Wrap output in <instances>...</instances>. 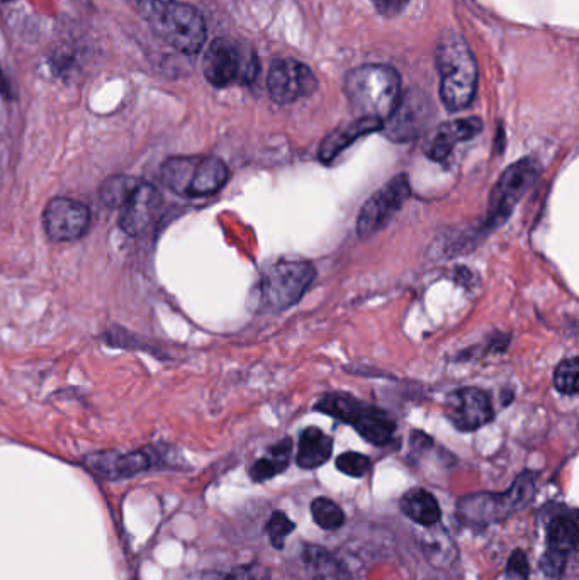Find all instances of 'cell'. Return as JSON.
<instances>
[{
    "mask_svg": "<svg viewBox=\"0 0 579 580\" xmlns=\"http://www.w3.org/2000/svg\"><path fill=\"white\" fill-rule=\"evenodd\" d=\"M440 99L450 112L471 106L478 89V63L461 34L445 31L435 50Z\"/></svg>",
    "mask_w": 579,
    "mask_h": 580,
    "instance_id": "cell-1",
    "label": "cell"
},
{
    "mask_svg": "<svg viewBox=\"0 0 579 580\" xmlns=\"http://www.w3.org/2000/svg\"><path fill=\"white\" fill-rule=\"evenodd\" d=\"M138 7L153 33L174 50L184 55L203 50L208 29L196 7L177 0H138Z\"/></svg>",
    "mask_w": 579,
    "mask_h": 580,
    "instance_id": "cell-2",
    "label": "cell"
},
{
    "mask_svg": "<svg viewBox=\"0 0 579 580\" xmlns=\"http://www.w3.org/2000/svg\"><path fill=\"white\" fill-rule=\"evenodd\" d=\"M345 94L359 118L384 121L401 97V77L389 65H362L347 73Z\"/></svg>",
    "mask_w": 579,
    "mask_h": 580,
    "instance_id": "cell-3",
    "label": "cell"
},
{
    "mask_svg": "<svg viewBox=\"0 0 579 580\" xmlns=\"http://www.w3.org/2000/svg\"><path fill=\"white\" fill-rule=\"evenodd\" d=\"M535 475L522 472L505 492H478L462 497L457 502V518L473 528H486L505 521L534 501Z\"/></svg>",
    "mask_w": 579,
    "mask_h": 580,
    "instance_id": "cell-4",
    "label": "cell"
},
{
    "mask_svg": "<svg viewBox=\"0 0 579 580\" xmlns=\"http://www.w3.org/2000/svg\"><path fill=\"white\" fill-rule=\"evenodd\" d=\"M230 170L218 157H172L160 168V180L174 194L213 196L225 187Z\"/></svg>",
    "mask_w": 579,
    "mask_h": 580,
    "instance_id": "cell-5",
    "label": "cell"
},
{
    "mask_svg": "<svg viewBox=\"0 0 579 580\" xmlns=\"http://www.w3.org/2000/svg\"><path fill=\"white\" fill-rule=\"evenodd\" d=\"M316 277L310 262H281L267 268L257 285L260 313H282L303 299Z\"/></svg>",
    "mask_w": 579,
    "mask_h": 580,
    "instance_id": "cell-6",
    "label": "cell"
},
{
    "mask_svg": "<svg viewBox=\"0 0 579 580\" xmlns=\"http://www.w3.org/2000/svg\"><path fill=\"white\" fill-rule=\"evenodd\" d=\"M259 68V58L250 46L225 38L214 40L203 60L204 77L216 89L250 84L257 79Z\"/></svg>",
    "mask_w": 579,
    "mask_h": 580,
    "instance_id": "cell-7",
    "label": "cell"
},
{
    "mask_svg": "<svg viewBox=\"0 0 579 580\" xmlns=\"http://www.w3.org/2000/svg\"><path fill=\"white\" fill-rule=\"evenodd\" d=\"M537 175L539 162L535 158H522L506 168L491 190L484 228L495 229L505 223L525 192L532 187Z\"/></svg>",
    "mask_w": 579,
    "mask_h": 580,
    "instance_id": "cell-8",
    "label": "cell"
},
{
    "mask_svg": "<svg viewBox=\"0 0 579 580\" xmlns=\"http://www.w3.org/2000/svg\"><path fill=\"white\" fill-rule=\"evenodd\" d=\"M410 182L406 175H396L388 184L374 192L362 206L357 218V235L360 238H371L401 211L405 202L410 199Z\"/></svg>",
    "mask_w": 579,
    "mask_h": 580,
    "instance_id": "cell-9",
    "label": "cell"
},
{
    "mask_svg": "<svg viewBox=\"0 0 579 580\" xmlns=\"http://www.w3.org/2000/svg\"><path fill=\"white\" fill-rule=\"evenodd\" d=\"M432 114V101L427 95L411 89L401 94L394 111L384 119L381 131L394 143H410L427 129Z\"/></svg>",
    "mask_w": 579,
    "mask_h": 580,
    "instance_id": "cell-10",
    "label": "cell"
},
{
    "mask_svg": "<svg viewBox=\"0 0 579 580\" xmlns=\"http://www.w3.org/2000/svg\"><path fill=\"white\" fill-rule=\"evenodd\" d=\"M267 89L272 101L286 106L313 94L318 89V80L313 70L303 62L281 58L270 65Z\"/></svg>",
    "mask_w": 579,
    "mask_h": 580,
    "instance_id": "cell-11",
    "label": "cell"
},
{
    "mask_svg": "<svg viewBox=\"0 0 579 580\" xmlns=\"http://www.w3.org/2000/svg\"><path fill=\"white\" fill-rule=\"evenodd\" d=\"M84 463L90 472H94L101 479L123 480L155 469L158 465H165V457H162L155 448H145L128 453H92L89 457H85Z\"/></svg>",
    "mask_w": 579,
    "mask_h": 580,
    "instance_id": "cell-12",
    "label": "cell"
},
{
    "mask_svg": "<svg viewBox=\"0 0 579 580\" xmlns=\"http://www.w3.org/2000/svg\"><path fill=\"white\" fill-rule=\"evenodd\" d=\"M43 224L50 240H79L90 226L89 207L68 197H55L43 212Z\"/></svg>",
    "mask_w": 579,
    "mask_h": 580,
    "instance_id": "cell-13",
    "label": "cell"
},
{
    "mask_svg": "<svg viewBox=\"0 0 579 580\" xmlns=\"http://www.w3.org/2000/svg\"><path fill=\"white\" fill-rule=\"evenodd\" d=\"M445 414L459 431L479 430L495 416L490 396L476 387H466L449 394L445 401Z\"/></svg>",
    "mask_w": 579,
    "mask_h": 580,
    "instance_id": "cell-14",
    "label": "cell"
},
{
    "mask_svg": "<svg viewBox=\"0 0 579 580\" xmlns=\"http://www.w3.org/2000/svg\"><path fill=\"white\" fill-rule=\"evenodd\" d=\"M162 206L164 197L160 194V190L155 185L141 180V184L136 187L130 199L121 207L119 228L123 229L126 235L140 236L157 221Z\"/></svg>",
    "mask_w": 579,
    "mask_h": 580,
    "instance_id": "cell-15",
    "label": "cell"
},
{
    "mask_svg": "<svg viewBox=\"0 0 579 580\" xmlns=\"http://www.w3.org/2000/svg\"><path fill=\"white\" fill-rule=\"evenodd\" d=\"M481 131H483V121L479 118L449 121V123L440 124L439 128L428 136L423 150L433 162H444L457 143L473 140L474 136H478Z\"/></svg>",
    "mask_w": 579,
    "mask_h": 580,
    "instance_id": "cell-16",
    "label": "cell"
},
{
    "mask_svg": "<svg viewBox=\"0 0 579 580\" xmlns=\"http://www.w3.org/2000/svg\"><path fill=\"white\" fill-rule=\"evenodd\" d=\"M381 128H383V121H379V119L357 118L352 123L335 129L333 133L328 134L325 140L321 141L320 150H318L320 162H333L345 148L354 145L359 138L381 131Z\"/></svg>",
    "mask_w": 579,
    "mask_h": 580,
    "instance_id": "cell-17",
    "label": "cell"
},
{
    "mask_svg": "<svg viewBox=\"0 0 579 580\" xmlns=\"http://www.w3.org/2000/svg\"><path fill=\"white\" fill-rule=\"evenodd\" d=\"M350 424L364 440L377 447L388 445L389 441L393 440L394 431H396V423L384 413L383 409L367 406V404H360Z\"/></svg>",
    "mask_w": 579,
    "mask_h": 580,
    "instance_id": "cell-18",
    "label": "cell"
},
{
    "mask_svg": "<svg viewBox=\"0 0 579 580\" xmlns=\"http://www.w3.org/2000/svg\"><path fill=\"white\" fill-rule=\"evenodd\" d=\"M333 440L320 428H306L299 436L296 463L304 470H315L332 458Z\"/></svg>",
    "mask_w": 579,
    "mask_h": 580,
    "instance_id": "cell-19",
    "label": "cell"
},
{
    "mask_svg": "<svg viewBox=\"0 0 579 580\" xmlns=\"http://www.w3.org/2000/svg\"><path fill=\"white\" fill-rule=\"evenodd\" d=\"M303 562L310 580H352L347 567L327 548L306 545L303 548Z\"/></svg>",
    "mask_w": 579,
    "mask_h": 580,
    "instance_id": "cell-20",
    "label": "cell"
},
{
    "mask_svg": "<svg viewBox=\"0 0 579 580\" xmlns=\"http://www.w3.org/2000/svg\"><path fill=\"white\" fill-rule=\"evenodd\" d=\"M400 508L411 521H415L416 525L425 526V528L439 525L440 518H442L439 501L422 487H415V489H410L406 494H403L400 499Z\"/></svg>",
    "mask_w": 579,
    "mask_h": 580,
    "instance_id": "cell-21",
    "label": "cell"
},
{
    "mask_svg": "<svg viewBox=\"0 0 579 580\" xmlns=\"http://www.w3.org/2000/svg\"><path fill=\"white\" fill-rule=\"evenodd\" d=\"M291 453H293L291 438L279 441L274 447L269 448L265 457L259 458L257 462L253 463L252 469H250V479L253 482H265V480L274 479L276 475L282 474L289 467Z\"/></svg>",
    "mask_w": 579,
    "mask_h": 580,
    "instance_id": "cell-22",
    "label": "cell"
},
{
    "mask_svg": "<svg viewBox=\"0 0 579 580\" xmlns=\"http://www.w3.org/2000/svg\"><path fill=\"white\" fill-rule=\"evenodd\" d=\"M547 547L571 553L578 547L576 514H556L547 525Z\"/></svg>",
    "mask_w": 579,
    "mask_h": 580,
    "instance_id": "cell-23",
    "label": "cell"
},
{
    "mask_svg": "<svg viewBox=\"0 0 579 580\" xmlns=\"http://www.w3.org/2000/svg\"><path fill=\"white\" fill-rule=\"evenodd\" d=\"M140 184L141 180L130 177V175L109 177L102 182L101 189H99L102 204L111 207V209H121Z\"/></svg>",
    "mask_w": 579,
    "mask_h": 580,
    "instance_id": "cell-24",
    "label": "cell"
},
{
    "mask_svg": "<svg viewBox=\"0 0 579 580\" xmlns=\"http://www.w3.org/2000/svg\"><path fill=\"white\" fill-rule=\"evenodd\" d=\"M362 402L357 401L354 396H350L347 392H332V394H325L320 401L316 402V411H321L327 416L342 421V423H350L357 409L360 408Z\"/></svg>",
    "mask_w": 579,
    "mask_h": 580,
    "instance_id": "cell-25",
    "label": "cell"
},
{
    "mask_svg": "<svg viewBox=\"0 0 579 580\" xmlns=\"http://www.w3.org/2000/svg\"><path fill=\"white\" fill-rule=\"evenodd\" d=\"M311 514L321 530L335 531L345 525L343 509L328 497H316L315 501L311 502Z\"/></svg>",
    "mask_w": 579,
    "mask_h": 580,
    "instance_id": "cell-26",
    "label": "cell"
},
{
    "mask_svg": "<svg viewBox=\"0 0 579 580\" xmlns=\"http://www.w3.org/2000/svg\"><path fill=\"white\" fill-rule=\"evenodd\" d=\"M186 580H270V570L264 565L250 564L237 567L228 574L218 572V570H208V572L191 575Z\"/></svg>",
    "mask_w": 579,
    "mask_h": 580,
    "instance_id": "cell-27",
    "label": "cell"
},
{
    "mask_svg": "<svg viewBox=\"0 0 579 580\" xmlns=\"http://www.w3.org/2000/svg\"><path fill=\"white\" fill-rule=\"evenodd\" d=\"M579 360L576 357L566 358L557 365L554 372V385L564 396H574L578 392Z\"/></svg>",
    "mask_w": 579,
    "mask_h": 580,
    "instance_id": "cell-28",
    "label": "cell"
},
{
    "mask_svg": "<svg viewBox=\"0 0 579 580\" xmlns=\"http://www.w3.org/2000/svg\"><path fill=\"white\" fill-rule=\"evenodd\" d=\"M294 530H296V523L287 518V514L282 511H274L265 525V533L269 535L270 545L276 550L284 548L287 536L291 535Z\"/></svg>",
    "mask_w": 579,
    "mask_h": 580,
    "instance_id": "cell-29",
    "label": "cell"
},
{
    "mask_svg": "<svg viewBox=\"0 0 579 580\" xmlns=\"http://www.w3.org/2000/svg\"><path fill=\"white\" fill-rule=\"evenodd\" d=\"M335 465H337V469L342 474L354 477V479H360L371 470L372 463L371 458L362 455V453L345 452L342 455H338Z\"/></svg>",
    "mask_w": 579,
    "mask_h": 580,
    "instance_id": "cell-30",
    "label": "cell"
},
{
    "mask_svg": "<svg viewBox=\"0 0 579 580\" xmlns=\"http://www.w3.org/2000/svg\"><path fill=\"white\" fill-rule=\"evenodd\" d=\"M568 555L569 553L547 548V552L540 558L539 567L542 574L546 575L547 579H559L568 565Z\"/></svg>",
    "mask_w": 579,
    "mask_h": 580,
    "instance_id": "cell-31",
    "label": "cell"
},
{
    "mask_svg": "<svg viewBox=\"0 0 579 580\" xmlns=\"http://www.w3.org/2000/svg\"><path fill=\"white\" fill-rule=\"evenodd\" d=\"M506 575L515 580H529L530 565L529 557L523 550H515V552L508 558L506 564Z\"/></svg>",
    "mask_w": 579,
    "mask_h": 580,
    "instance_id": "cell-32",
    "label": "cell"
},
{
    "mask_svg": "<svg viewBox=\"0 0 579 580\" xmlns=\"http://www.w3.org/2000/svg\"><path fill=\"white\" fill-rule=\"evenodd\" d=\"M371 2L376 11L386 17L398 16L410 4V0H371Z\"/></svg>",
    "mask_w": 579,
    "mask_h": 580,
    "instance_id": "cell-33",
    "label": "cell"
}]
</instances>
